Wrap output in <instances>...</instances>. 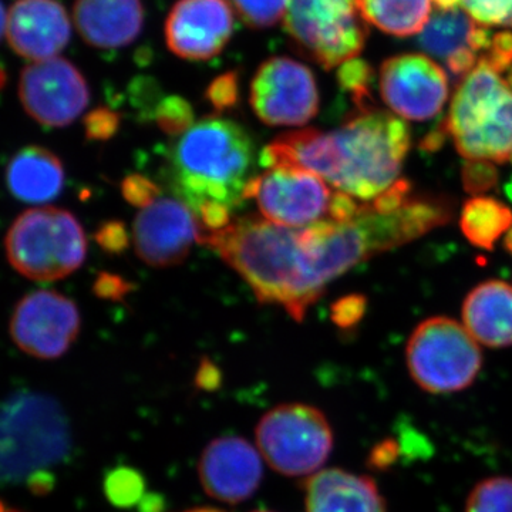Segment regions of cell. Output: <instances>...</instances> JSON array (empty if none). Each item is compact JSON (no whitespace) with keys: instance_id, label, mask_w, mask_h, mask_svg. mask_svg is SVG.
<instances>
[{"instance_id":"9a60e30c","label":"cell","mask_w":512,"mask_h":512,"mask_svg":"<svg viewBox=\"0 0 512 512\" xmlns=\"http://www.w3.org/2000/svg\"><path fill=\"white\" fill-rule=\"evenodd\" d=\"M200 237L201 228L194 211L174 198H158L143 208L134 221L137 255L156 268L181 264L194 242H200Z\"/></svg>"},{"instance_id":"ab89813d","label":"cell","mask_w":512,"mask_h":512,"mask_svg":"<svg viewBox=\"0 0 512 512\" xmlns=\"http://www.w3.org/2000/svg\"><path fill=\"white\" fill-rule=\"evenodd\" d=\"M396 454V446L393 443H382L375 448L372 458L375 460L376 467H386L392 464Z\"/></svg>"},{"instance_id":"52a82bcc","label":"cell","mask_w":512,"mask_h":512,"mask_svg":"<svg viewBox=\"0 0 512 512\" xmlns=\"http://www.w3.org/2000/svg\"><path fill=\"white\" fill-rule=\"evenodd\" d=\"M406 362L414 383L424 392L457 393L477 379L483 353L466 326L450 318H430L410 336Z\"/></svg>"},{"instance_id":"b9f144b4","label":"cell","mask_w":512,"mask_h":512,"mask_svg":"<svg viewBox=\"0 0 512 512\" xmlns=\"http://www.w3.org/2000/svg\"><path fill=\"white\" fill-rule=\"evenodd\" d=\"M504 248L505 251L508 252V254L512 255V227L510 228V231H508L507 234H505Z\"/></svg>"},{"instance_id":"8992f818","label":"cell","mask_w":512,"mask_h":512,"mask_svg":"<svg viewBox=\"0 0 512 512\" xmlns=\"http://www.w3.org/2000/svg\"><path fill=\"white\" fill-rule=\"evenodd\" d=\"M10 265L26 278L57 281L72 275L86 259L87 241L72 212L55 207L20 214L6 235Z\"/></svg>"},{"instance_id":"277c9868","label":"cell","mask_w":512,"mask_h":512,"mask_svg":"<svg viewBox=\"0 0 512 512\" xmlns=\"http://www.w3.org/2000/svg\"><path fill=\"white\" fill-rule=\"evenodd\" d=\"M440 128L467 160L512 161V73L481 57L458 82Z\"/></svg>"},{"instance_id":"3957f363","label":"cell","mask_w":512,"mask_h":512,"mask_svg":"<svg viewBox=\"0 0 512 512\" xmlns=\"http://www.w3.org/2000/svg\"><path fill=\"white\" fill-rule=\"evenodd\" d=\"M254 164V144L235 121L210 117L181 136L171 154L175 190L192 211L204 202L238 207Z\"/></svg>"},{"instance_id":"ba28073f","label":"cell","mask_w":512,"mask_h":512,"mask_svg":"<svg viewBox=\"0 0 512 512\" xmlns=\"http://www.w3.org/2000/svg\"><path fill=\"white\" fill-rule=\"evenodd\" d=\"M285 28L299 52L325 70L357 59L369 37L360 0H289Z\"/></svg>"},{"instance_id":"ee69618b","label":"cell","mask_w":512,"mask_h":512,"mask_svg":"<svg viewBox=\"0 0 512 512\" xmlns=\"http://www.w3.org/2000/svg\"><path fill=\"white\" fill-rule=\"evenodd\" d=\"M505 191H507L508 197H510V200L512 201V181L510 184L507 185V188H505Z\"/></svg>"},{"instance_id":"ffe728a7","label":"cell","mask_w":512,"mask_h":512,"mask_svg":"<svg viewBox=\"0 0 512 512\" xmlns=\"http://www.w3.org/2000/svg\"><path fill=\"white\" fill-rule=\"evenodd\" d=\"M303 490L305 512H387L372 478L342 468H323L306 478Z\"/></svg>"},{"instance_id":"f6af8a7d","label":"cell","mask_w":512,"mask_h":512,"mask_svg":"<svg viewBox=\"0 0 512 512\" xmlns=\"http://www.w3.org/2000/svg\"><path fill=\"white\" fill-rule=\"evenodd\" d=\"M254 512H269V511H254Z\"/></svg>"},{"instance_id":"ac0fdd59","label":"cell","mask_w":512,"mask_h":512,"mask_svg":"<svg viewBox=\"0 0 512 512\" xmlns=\"http://www.w3.org/2000/svg\"><path fill=\"white\" fill-rule=\"evenodd\" d=\"M493 36L460 8L436 9L420 33L419 45L460 82L487 53Z\"/></svg>"},{"instance_id":"d590c367","label":"cell","mask_w":512,"mask_h":512,"mask_svg":"<svg viewBox=\"0 0 512 512\" xmlns=\"http://www.w3.org/2000/svg\"><path fill=\"white\" fill-rule=\"evenodd\" d=\"M119 127V114L109 109L94 110L84 119V128H86V136L89 140H109L114 137Z\"/></svg>"},{"instance_id":"83f0119b","label":"cell","mask_w":512,"mask_h":512,"mask_svg":"<svg viewBox=\"0 0 512 512\" xmlns=\"http://www.w3.org/2000/svg\"><path fill=\"white\" fill-rule=\"evenodd\" d=\"M338 80L343 92L350 93L355 107L373 104L370 86H372L373 69L360 59H353L339 67Z\"/></svg>"},{"instance_id":"cb8c5ba5","label":"cell","mask_w":512,"mask_h":512,"mask_svg":"<svg viewBox=\"0 0 512 512\" xmlns=\"http://www.w3.org/2000/svg\"><path fill=\"white\" fill-rule=\"evenodd\" d=\"M433 0H360L367 23L397 37L423 32L431 18Z\"/></svg>"},{"instance_id":"7c38bea8","label":"cell","mask_w":512,"mask_h":512,"mask_svg":"<svg viewBox=\"0 0 512 512\" xmlns=\"http://www.w3.org/2000/svg\"><path fill=\"white\" fill-rule=\"evenodd\" d=\"M19 97L26 113L45 127L69 126L90 101L83 74L62 57L29 64L20 74Z\"/></svg>"},{"instance_id":"60d3db41","label":"cell","mask_w":512,"mask_h":512,"mask_svg":"<svg viewBox=\"0 0 512 512\" xmlns=\"http://www.w3.org/2000/svg\"><path fill=\"white\" fill-rule=\"evenodd\" d=\"M436 9H456L460 8V0H433Z\"/></svg>"},{"instance_id":"5bb4252c","label":"cell","mask_w":512,"mask_h":512,"mask_svg":"<svg viewBox=\"0 0 512 512\" xmlns=\"http://www.w3.org/2000/svg\"><path fill=\"white\" fill-rule=\"evenodd\" d=\"M379 86L384 103L407 120L433 119L448 99V77L443 67L419 53L384 60Z\"/></svg>"},{"instance_id":"8d00e7d4","label":"cell","mask_w":512,"mask_h":512,"mask_svg":"<svg viewBox=\"0 0 512 512\" xmlns=\"http://www.w3.org/2000/svg\"><path fill=\"white\" fill-rule=\"evenodd\" d=\"M94 239L103 251L111 255H119L128 247L126 225L120 221L104 222L94 234Z\"/></svg>"},{"instance_id":"d6986e66","label":"cell","mask_w":512,"mask_h":512,"mask_svg":"<svg viewBox=\"0 0 512 512\" xmlns=\"http://www.w3.org/2000/svg\"><path fill=\"white\" fill-rule=\"evenodd\" d=\"M3 32L19 56L35 62L53 59L69 43L72 25L57 0H18L5 12Z\"/></svg>"},{"instance_id":"4dcf8cb0","label":"cell","mask_w":512,"mask_h":512,"mask_svg":"<svg viewBox=\"0 0 512 512\" xmlns=\"http://www.w3.org/2000/svg\"><path fill=\"white\" fill-rule=\"evenodd\" d=\"M106 493L109 495L111 503L120 505V507H130L143 493V480L136 471L130 470V468H120L107 477Z\"/></svg>"},{"instance_id":"5b68a950","label":"cell","mask_w":512,"mask_h":512,"mask_svg":"<svg viewBox=\"0 0 512 512\" xmlns=\"http://www.w3.org/2000/svg\"><path fill=\"white\" fill-rule=\"evenodd\" d=\"M70 446L69 426L56 400L45 394L18 392L2 412V477L16 483L46 473L62 461Z\"/></svg>"},{"instance_id":"74e56055","label":"cell","mask_w":512,"mask_h":512,"mask_svg":"<svg viewBox=\"0 0 512 512\" xmlns=\"http://www.w3.org/2000/svg\"><path fill=\"white\" fill-rule=\"evenodd\" d=\"M131 289L133 285L128 284L126 279L119 275L107 274V272H101L93 286L96 296L107 301H121L128 292H131Z\"/></svg>"},{"instance_id":"603a6c76","label":"cell","mask_w":512,"mask_h":512,"mask_svg":"<svg viewBox=\"0 0 512 512\" xmlns=\"http://www.w3.org/2000/svg\"><path fill=\"white\" fill-rule=\"evenodd\" d=\"M6 181L13 197L28 204H46L59 197L64 187L62 161L43 147H25L13 156Z\"/></svg>"},{"instance_id":"836d02e7","label":"cell","mask_w":512,"mask_h":512,"mask_svg":"<svg viewBox=\"0 0 512 512\" xmlns=\"http://www.w3.org/2000/svg\"><path fill=\"white\" fill-rule=\"evenodd\" d=\"M121 194L128 204L146 208L158 200L160 187L144 175L131 174L121 183Z\"/></svg>"},{"instance_id":"7402d4cb","label":"cell","mask_w":512,"mask_h":512,"mask_svg":"<svg viewBox=\"0 0 512 512\" xmlns=\"http://www.w3.org/2000/svg\"><path fill=\"white\" fill-rule=\"evenodd\" d=\"M463 322L481 345L512 346V286L503 281L478 285L464 301Z\"/></svg>"},{"instance_id":"e0dca14e","label":"cell","mask_w":512,"mask_h":512,"mask_svg":"<svg viewBox=\"0 0 512 512\" xmlns=\"http://www.w3.org/2000/svg\"><path fill=\"white\" fill-rule=\"evenodd\" d=\"M262 454L241 437H221L211 441L202 453L198 473L205 493L238 504L258 490L264 476Z\"/></svg>"},{"instance_id":"30bf717a","label":"cell","mask_w":512,"mask_h":512,"mask_svg":"<svg viewBox=\"0 0 512 512\" xmlns=\"http://www.w3.org/2000/svg\"><path fill=\"white\" fill-rule=\"evenodd\" d=\"M333 192L319 175L302 168H269L245 185L265 220L286 228H305L329 215Z\"/></svg>"},{"instance_id":"d4e9b609","label":"cell","mask_w":512,"mask_h":512,"mask_svg":"<svg viewBox=\"0 0 512 512\" xmlns=\"http://www.w3.org/2000/svg\"><path fill=\"white\" fill-rule=\"evenodd\" d=\"M512 227V211L490 197H474L464 204L460 228L474 247L493 251L498 239Z\"/></svg>"},{"instance_id":"4fadbf2b","label":"cell","mask_w":512,"mask_h":512,"mask_svg":"<svg viewBox=\"0 0 512 512\" xmlns=\"http://www.w3.org/2000/svg\"><path fill=\"white\" fill-rule=\"evenodd\" d=\"M79 332L76 303L53 291H37L20 299L10 319L13 342L37 359L63 356Z\"/></svg>"},{"instance_id":"f35d334b","label":"cell","mask_w":512,"mask_h":512,"mask_svg":"<svg viewBox=\"0 0 512 512\" xmlns=\"http://www.w3.org/2000/svg\"><path fill=\"white\" fill-rule=\"evenodd\" d=\"M220 372L214 363L208 362L207 359L202 360L200 370L197 373V384L202 389H215L220 384Z\"/></svg>"},{"instance_id":"484cf974","label":"cell","mask_w":512,"mask_h":512,"mask_svg":"<svg viewBox=\"0 0 512 512\" xmlns=\"http://www.w3.org/2000/svg\"><path fill=\"white\" fill-rule=\"evenodd\" d=\"M466 512H512V478L480 481L468 495Z\"/></svg>"},{"instance_id":"e575fe53","label":"cell","mask_w":512,"mask_h":512,"mask_svg":"<svg viewBox=\"0 0 512 512\" xmlns=\"http://www.w3.org/2000/svg\"><path fill=\"white\" fill-rule=\"evenodd\" d=\"M365 312V296L349 295L333 303L332 308H330V318L339 328L350 329L363 319Z\"/></svg>"},{"instance_id":"9c48e42d","label":"cell","mask_w":512,"mask_h":512,"mask_svg":"<svg viewBox=\"0 0 512 512\" xmlns=\"http://www.w3.org/2000/svg\"><path fill=\"white\" fill-rule=\"evenodd\" d=\"M262 457L286 477H311L323 470L333 450V430L325 414L303 403L276 406L256 426Z\"/></svg>"},{"instance_id":"8fae6325","label":"cell","mask_w":512,"mask_h":512,"mask_svg":"<svg viewBox=\"0 0 512 512\" xmlns=\"http://www.w3.org/2000/svg\"><path fill=\"white\" fill-rule=\"evenodd\" d=\"M251 106L266 126H305L319 111L315 76L291 57H271L251 84Z\"/></svg>"},{"instance_id":"d6a6232c","label":"cell","mask_w":512,"mask_h":512,"mask_svg":"<svg viewBox=\"0 0 512 512\" xmlns=\"http://www.w3.org/2000/svg\"><path fill=\"white\" fill-rule=\"evenodd\" d=\"M205 97L218 113L232 109L239 99L238 74H222L210 84Z\"/></svg>"},{"instance_id":"44dd1931","label":"cell","mask_w":512,"mask_h":512,"mask_svg":"<svg viewBox=\"0 0 512 512\" xmlns=\"http://www.w3.org/2000/svg\"><path fill=\"white\" fill-rule=\"evenodd\" d=\"M74 23L84 42L100 49L130 45L144 23L141 0H76Z\"/></svg>"},{"instance_id":"7a4b0ae2","label":"cell","mask_w":512,"mask_h":512,"mask_svg":"<svg viewBox=\"0 0 512 512\" xmlns=\"http://www.w3.org/2000/svg\"><path fill=\"white\" fill-rule=\"evenodd\" d=\"M200 242L218 251L259 302L281 305L296 322H302L309 306L325 291L302 228L281 227L249 215L220 232L202 235Z\"/></svg>"},{"instance_id":"f1b7e54d","label":"cell","mask_w":512,"mask_h":512,"mask_svg":"<svg viewBox=\"0 0 512 512\" xmlns=\"http://www.w3.org/2000/svg\"><path fill=\"white\" fill-rule=\"evenodd\" d=\"M460 6L484 28L512 29V0H460Z\"/></svg>"},{"instance_id":"7bdbcfd3","label":"cell","mask_w":512,"mask_h":512,"mask_svg":"<svg viewBox=\"0 0 512 512\" xmlns=\"http://www.w3.org/2000/svg\"><path fill=\"white\" fill-rule=\"evenodd\" d=\"M185 512H224L220 510H215V508H197V510H190Z\"/></svg>"},{"instance_id":"2e32d148","label":"cell","mask_w":512,"mask_h":512,"mask_svg":"<svg viewBox=\"0 0 512 512\" xmlns=\"http://www.w3.org/2000/svg\"><path fill=\"white\" fill-rule=\"evenodd\" d=\"M232 30L228 0H178L165 23V40L181 59L208 60L227 46Z\"/></svg>"},{"instance_id":"1f68e13d","label":"cell","mask_w":512,"mask_h":512,"mask_svg":"<svg viewBox=\"0 0 512 512\" xmlns=\"http://www.w3.org/2000/svg\"><path fill=\"white\" fill-rule=\"evenodd\" d=\"M497 168L491 161L467 160L463 167V187L468 194L480 195L494 190L498 184Z\"/></svg>"},{"instance_id":"4316f807","label":"cell","mask_w":512,"mask_h":512,"mask_svg":"<svg viewBox=\"0 0 512 512\" xmlns=\"http://www.w3.org/2000/svg\"><path fill=\"white\" fill-rule=\"evenodd\" d=\"M228 3L249 28L266 29L285 18L289 0H228Z\"/></svg>"},{"instance_id":"f546056e","label":"cell","mask_w":512,"mask_h":512,"mask_svg":"<svg viewBox=\"0 0 512 512\" xmlns=\"http://www.w3.org/2000/svg\"><path fill=\"white\" fill-rule=\"evenodd\" d=\"M158 127L171 137L183 136L194 126V111L181 97H168L158 104Z\"/></svg>"},{"instance_id":"6da1fadb","label":"cell","mask_w":512,"mask_h":512,"mask_svg":"<svg viewBox=\"0 0 512 512\" xmlns=\"http://www.w3.org/2000/svg\"><path fill=\"white\" fill-rule=\"evenodd\" d=\"M409 127L375 104L356 107L338 130L291 131L262 151L265 167L302 168L340 192L370 202L399 181L410 150Z\"/></svg>"}]
</instances>
